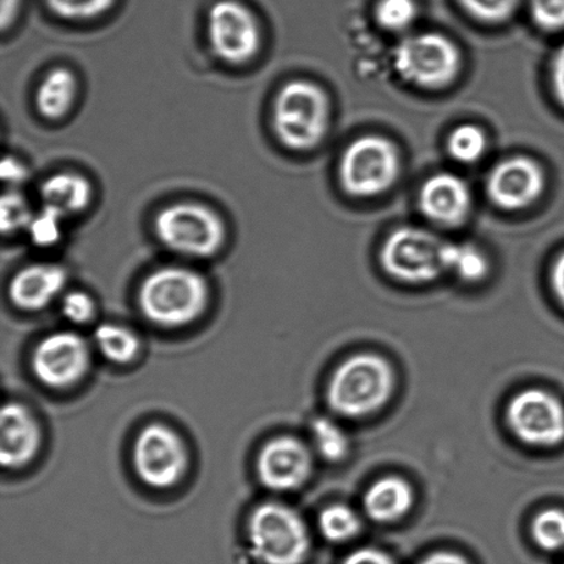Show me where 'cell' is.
Returning <instances> with one entry per match:
<instances>
[{
    "instance_id": "obj_31",
    "label": "cell",
    "mask_w": 564,
    "mask_h": 564,
    "mask_svg": "<svg viewBox=\"0 0 564 564\" xmlns=\"http://www.w3.org/2000/svg\"><path fill=\"white\" fill-rule=\"evenodd\" d=\"M460 2L475 19L497 24L516 13L519 0H460Z\"/></svg>"
},
{
    "instance_id": "obj_8",
    "label": "cell",
    "mask_w": 564,
    "mask_h": 564,
    "mask_svg": "<svg viewBox=\"0 0 564 564\" xmlns=\"http://www.w3.org/2000/svg\"><path fill=\"white\" fill-rule=\"evenodd\" d=\"M446 247V241L427 230L400 228L387 237L380 261L391 278L424 284L447 272Z\"/></svg>"
},
{
    "instance_id": "obj_9",
    "label": "cell",
    "mask_w": 564,
    "mask_h": 564,
    "mask_svg": "<svg viewBox=\"0 0 564 564\" xmlns=\"http://www.w3.org/2000/svg\"><path fill=\"white\" fill-rule=\"evenodd\" d=\"M132 458L138 477L156 489L178 484L189 463L184 440L169 425L160 423L149 424L140 431Z\"/></svg>"
},
{
    "instance_id": "obj_35",
    "label": "cell",
    "mask_w": 564,
    "mask_h": 564,
    "mask_svg": "<svg viewBox=\"0 0 564 564\" xmlns=\"http://www.w3.org/2000/svg\"><path fill=\"white\" fill-rule=\"evenodd\" d=\"M343 564H395L384 552L373 549H362L352 552Z\"/></svg>"
},
{
    "instance_id": "obj_30",
    "label": "cell",
    "mask_w": 564,
    "mask_h": 564,
    "mask_svg": "<svg viewBox=\"0 0 564 564\" xmlns=\"http://www.w3.org/2000/svg\"><path fill=\"white\" fill-rule=\"evenodd\" d=\"M50 9L65 20H91L107 13L115 0H47Z\"/></svg>"
},
{
    "instance_id": "obj_3",
    "label": "cell",
    "mask_w": 564,
    "mask_h": 564,
    "mask_svg": "<svg viewBox=\"0 0 564 564\" xmlns=\"http://www.w3.org/2000/svg\"><path fill=\"white\" fill-rule=\"evenodd\" d=\"M394 384V372L389 362L373 354H359L336 369L328 401L343 416L365 417L386 405Z\"/></svg>"
},
{
    "instance_id": "obj_27",
    "label": "cell",
    "mask_w": 564,
    "mask_h": 564,
    "mask_svg": "<svg viewBox=\"0 0 564 564\" xmlns=\"http://www.w3.org/2000/svg\"><path fill=\"white\" fill-rule=\"evenodd\" d=\"M64 215L55 209L43 206L41 212L33 214L26 231L33 245L37 247H53L63 236Z\"/></svg>"
},
{
    "instance_id": "obj_22",
    "label": "cell",
    "mask_w": 564,
    "mask_h": 564,
    "mask_svg": "<svg viewBox=\"0 0 564 564\" xmlns=\"http://www.w3.org/2000/svg\"><path fill=\"white\" fill-rule=\"evenodd\" d=\"M446 270H451L464 281L477 282L488 274L489 262L485 253L475 246L447 242Z\"/></svg>"
},
{
    "instance_id": "obj_29",
    "label": "cell",
    "mask_w": 564,
    "mask_h": 564,
    "mask_svg": "<svg viewBox=\"0 0 564 564\" xmlns=\"http://www.w3.org/2000/svg\"><path fill=\"white\" fill-rule=\"evenodd\" d=\"M0 208H2L0 220H2L3 235H13L15 231L26 229L33 217L25 197L15 191L4 193Z\"/></svg>"
},
{
    "instance_id": "obj_39",
    "label": "cell",
    "mask_w": 564,
    "mask_h": 564,
    "mask_svg": "<svg viewBox=\"0 0 564 564\" xmlns=\"http://www.w3.org/2000/svg\"><path fill=\"white\" fill-rule=\"evenodd\" d=\"M20 0H2V28L13 24L17 13H19Z\"/></svg>"
},
{
    "instance_id": "obj_5",
    "label": "cell",
    "mask_w": 564,
    "mask_h": 564,
    "mask_svg": "<svg viewBox=\"0 0 564 564\" xmlns=\"http://www.w3.org/2000/svg\"><path fill=\"white\" fill-rule=\"evenodd\" d=\"M154 234L164 247L191 258H209L223 250L226 226L213 208L204 204H170L156 215Z\"/></svg>"
},
{
    "instance_id": "obj_14",
    "label": "cell",
    "mask_w": 564,
    "mask_h": 564,
    "mask_svg": "<svg viewBox=\"0 0 564 564\" xmlns=\"http://www.w3.org/2000/svg\"><path fill=\"white\" fill-rule=\"evenodd\" d=\"M313 460L307 447L292 436H279L262 447L257 460L258 477L270 490L301 488L312 474Z\"/></svg>"
},
{
    "instance_id": "obj_1",
    "label": "cell",
    "mask_w": 564,
    "mask_h": 564,
    "mask_svg": "<svg viewBox=\"0 0 564 564\" xmlns=\"http://www.w3.org/2000/svg\"><path fill=\"white\" fill-rule=\"evenodd\" d=\"M138 302L153 324L178 328L193 323L206 312L209 286L195 270L167 267L154 270L142 282Z\"/></svg>"
},
{
    "instance_id": "obj_15",
    "label": "cell",
    "mask_w": 564,
    "mask_h": 564,
    "mask_svg": "<svg viewBox=\"0 0 564 564\" xmlns=\"http://www.w3.org/2000/svg\"><path fill=\"white\" fill-rule=\"evenodd\" d=\"M420 209L435 224L456 226L467 219L473 207L471 191L455 174L431 176L420 191Z\"/></svg>"
},
{
    "instance_id": "obj_25",
    "label": "cell",
    "mask_w": 564,
    "mask_h": 564,
    "mask_svg": "<svg viewBox=\"0 0 564 564\" xmlns=\"http://www.w3.org/2000/svg\"><path fill=\"white\" fill-rule=\"evenodd\" d=\"M314 445L321 456L328 462H340L348 452L345 431L329 419L319 417L313 423Z\"/></svg>"
},
{
    "instance_id": "obj_37",
    "label": "cell",
    "mask_w": 564,
    "mask_h": 564,
    "mask_svg": "<svg viewBox=\"0 0 564 564\" xmlns=\"http://www.w3.org/2000/svg\"><path fill=\"white\" fill-rule=\"evenodd\" d=\"M420 564H469L466 557L455 554V552H436V554L425 557Z\"/></svg>"
},
{
    "instance_id": "obj_12",
    "label": "cell",
    "mask_w": 564,
    "mask_h": 564,
    "mask_svg": "<svg viewBox=\"0 0 564 564\" xmlns=\"http://www.w3.org/2000/svg\"><path fill=\"white\" fill-rule=\"evenodd\" d=\"M507 419L524 444L555 446L564 441V406L549 392L527 390L513 397Z\"/></svg>"
},
{
    "instance_id": "obj_17",
    "label": "cell",
    "mask_w": 564,
    "mask_h": 564,
    "mask_svg": "<svg viewBox=\"0 0 564 564\" xmlns=\"http://www.w3.org/2000/svg\"><path fill=\"white\" fill-rule=\"evenodd\" d=\"M68 273L55 263H36L21 269L10 282L9 295L17 307L37 312L64 291Z\"/></svg>"
},
{
    "instance_id": "obj_16",
    "label": "cell",
    "mask_w": 564,
    "mask_h": 564,
    "mask_svg": "<svg viewBox=\"0 0 564 564\" xmlns=\"http://www.w3.org/2000/svg\"><path fill=\"white\" fill-rule=\"evenodd\" d=\"M0 462L4 468H20L36 456L42 444L41 427L28 408L10 402L2 411Z\"/></svg>"
},
{
    "instance_id": "obj_10",
    "label": "cell",
    "mask_w": 564,
    "mask_h": 564,
    "mask_svg": "<svg viewBox=\"0 0 564 564\" xmlns=\"http://www.w3.org/2000/svg\"><path fill=\"white\" fill-rule=\"evenodd\" d=\"M209 47L215 57L229 65H245L261 48L258 20L247 6L237 0H219L208 11Z\"/></svg>"
},
{
    "instance_id": "obj_11",
    "label": "cell",
    "mask_w": 564,
    "mask_h": 564,
    "mask_svg": "<svg viewBox=\"0 0 564 564\" xmlns=\"http://www.w3.org/2000/svg\"><path fill=\"white\" fill-rule=\"evenodd\" d=\"M90 364V347L74 332L63 330L44 337L32 357V369L37 380L53 389H68L79 383Z\"/></svg>"
},
{
    "instance_id": "obj_32",
    "label": "cell",
    "mask_w": 564,
    "mask_h": 564,
    "mask_svg": "<svg viewBox=\"0 0 564 564\" xmlns=\"http://www.w3.org/2000/svg\"><path fill=\"white\" fill-rule=\"evenodd\" d=\"M61 313L72 324L83 325L91 321L96 314V304L88 293L72 291L61 301Z\"/></svg>"
},
{
    "instance_id": "obj_26",
    "label": "cell",
    "mask_w": 564,
    "mask_h": 564,
    "mask_svg": "<svg viewBox=\"0 0 564 564\" xmlns=\"http://www.w3.org/2000/svg\"><path fill=\"white\" fill-rule=\"evenodd\" d=\"M419 14L414 0H380L376 6V19L387 31L402 32L411 28Z\"/></svg>"
},
{
    "instance_id": "obj_2",
    "label": "cell",
    "mask_w": 564,
    "mask_h": 564,
    "mask_svg": "<svg viewBox=\"0 0 564 564\" xmlns=\"http://www.w3.org/2000/svg\"><path fill=\"white\" fill-rule=\"evenodd\" d=\"M330 123L326 93L308 80H291L281 87L273 104V129L291 151H312L323 142Z\"/></svg>"
},
{
    "instance_id": "obj_23",
    "label": "cell",
    "mask_w": 564,
    "mask_h": 564,
    "mask_svg": "<svg viewBox=\"0 0 564 564\" xmlns=\"http://www.w3.org/2000/svg\"><path fill=\"white\" fill-rule=\"evenodd\" d=\"M319 530L332 543H346L359 533L361 521L350 508L332 506L321 513Z\"/></svg>"
},
{
    "instance_id": "obj_4",
    "label": "cell",
    "mask_w": 564,
    "mask_h": 564,
    "mask_svg": "<svg viewBox=\"0 0 564 564\" xmlns=\"http://www.w3.org/2000/svg\"><path fill=\"white\" fill-rule=\"evenodd\" d=\"M247 538L252 556L261 564H303L312 546L301 516L280 502H267L252 512Z\"/></svg>"
},
{
    "instance_id": "obj_33",
    "label": "cell",
    "mask_w": 564,
    "mask_h": 564,
    "mask_svg": "<svg viewBox=\"0 0 564 564\" xmlns=\"http://www.w3.org/2000/svg\"><path fill=\"white\" fill-rule=\"evenodd\" d=\"M532 15L540 28L557 32L564 30V0H532Z\"/></svg>"
},
{
    "instance_id": "obj_28",
    "label": "cell",
    "mask_w": 564,
    "mask_h": 564,
    "mask_svg": "<svg viewBox=\"0 0 564 564\" xmlns=\"http://www.w3.org/2000/svg\"><path fill=\"white\" fill-rule=\"evenodd\" d=\"M532 533L535 543L545 551L564 549V512L546 510L533 522Z\"/></svg>"
},
{
    "instance_id": "obj_18",
    "label": "cell",
    "mask_w": 564,
    "mask_h": 564,
    "mask_svg": "<svg viewBox=\"0 0 564 564\" xmlns=\"http://www.w3.org/2000/svg\"><path fill=\"white\" fill-rule=\"evenodd\" d=\"M43 206L68 217L82 213L91 202L93 187L85 176L76 173L50 175L39 187Z\"/></svg>"
},
{
    "instance_id": "obj_38",
    "label": "cell",
    "mask_w": 564,
    "mask_h": 564,
    "mask_svg": "<svg viewBox=\"0 0 564 564\" xmlns=\"http://www.w3.org/2000/svg\"><path fill=\"white\" fill-rule=\"evenodd\" d=\"M552 285L561 302L564 304V253L555 262L554 270H552Z\"/></svg>"
},
{
    "instance_id": "obj_19",
    "label": "cell",
    "mask_w": 564,
    "mask_h": 564,
    "mask_svg": "<svg viewBox=\"0 0 564 564\" xmlns=\"http://www.w3.org/2000/svg\"><path fill=\"white\" fill-rule=\"evenodd\" d=\"M365 510L376 522H394L405 517L413 505L411 485L400 478L378 480L365 495Z\"/></svg>"
},
{
    "instance_id": "obj_24",
    "label": "cell",
    "mask_w": 564,
    "mask_h": 564,
    "mask_svg": "<svg viewBox=\"0 0 564 564\" xmlns=\"http://www.w3.org/2000/svg\"><path fill=\"white\" fill-rule=\"evenodd\" d=\"M486 148H488V141L485 132L473 124L458 126L447 140V151L460 163L478 162L484 156Z\"/></svg>"
},
{
    "instance_id": "obj_13",
    "label": "cell",
    "mask_w": 564,
    "mask_h": 564,
    "mask_svg": "<svg viewBox=\"0 0 564 564\" xmlns=\"http://www.w3.org/2000/svg\"><path fill=\"white\" fill-rule=\"evenodd\" d=\"M545 175L534 160L516 156L497 164L486 182L490 200L506 212L532 206L543 195Z\"/></svg>"
},
{
    "instance_id": "obj_34",
    "label": "cell",
    "mask_w": 564,
    "mask_h": 564,
    "mask_svg": "<svg viewBox=\"0 0 564 564\" xmlns=\"http://www.w3.org/2000/svg\"><path fill=\"white\" fill-rule=\"evenodd\" d=\"M30 178L26 165L13 156H6L2 163V180L11 187L24 184Z\"/></svg>"
},
{
    "instance_id": "obj_7",
    "label": "cell",
    "mask_w": 564,
    "mask_h": 564,
    "mask_svg": "<svg viewBox=\"0 0 564 564\" xmlns=\"http://www.w3.org/2000/svg\"><path fill=\"white\" fill-rule=\"evenodd\" d=\"M394 59L402 79L424 90L451 86L462 69L456 44L435 32L406 37L398 46Z\"/></svg>"
},
{
    "instance_id": "obj_36",
    "label": "cell",
    "mask_w": 564,
    "mask_h": 564,
    "mask_svg": "<svg viewBox=\"0 0 564 564\" xmlns=\"http://www.w3.org/2000/svg\"><path fill=\"white\" fill-rule=\"evenodd\" d=\"M552 86L564 107V46L557 50L554 61H552Z\"/></svg>"
},
{
    "instance_id": "obj_6",
    "label": "cell",
    "mask_w": 564,
    "mask_h": 564,
    "mask_svg": "<svg viewBox=\"0 0 564 564\" xmlns=\"http://www.w3.org/2000/svg\"><path fill=\"white\" fill-rule=\"evenodd\" d=\"M401 170L397 147L387 138L367 135L348 145L340 160L343 189L354 197L383 195L395 184Z\"/></svg>"
},
{
    "instance_id": "obj_21",
    "label": "cell",
    "mask_w": 564,
    "mask_h": 564,
    "mask_svg": "<svg viewBox=\"0 0 564 564\" xmlns=\"http://www.w3.org/2000/svg\"><path fill=\"white\" fill-rule=\"evenodd\" d=\"M94 343L102 356L115 364H127L137 357L140 340L124 326L102 324L94 332Z\"/></svg>"
},
{
    "instance_id": "obj_20",
    "label": "cell",
    "mask_w": 564,
    "mask_h": 564,
    "mask_svg": "<svg viewBox=\"0 0 564 564\" xmlns=\"http://www.w3.org/2000/svg\"><path fill=\"white\" fill-rule=\"evenodd\" d=\"M77 80L68 68H54L48 72L36 91L37 112L47 120H61L70 112L76 101Z\"/></svg>"
}]
</instances>
